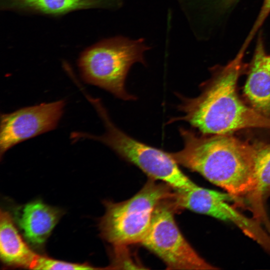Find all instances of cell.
Here are the masks:
<instances>
[{"mask_svg":"<svg viewBox=\"0 0 270 270\" xmlns=\"http://www.w3.org/2000/svg\"><path fill=\"white\" fill-rule=\"evenodd\" d=\"M245 51L240 48L227 64L212 68L210 78L202 84L197 96L176 94L180 101L177 108L182 114L171 118L168 124L184 121L205 134H231L247 129L270 130V118L254 110L238 93V80L246 68Z\"/></svg>","mask_w":270,"mask_h":270,"instance_id":"6da1fadb","label":"cell"},{"mask_svg":"<svg viewBox=\"0 0 270 270\" xmlns=\"http://www.w3.org/2000/svg\"><path fill=\"white\" fill-rule=\"evenodd\" d=\"M182 148L171 156L178 163L222 188L246 209L256 188L252 142L233 134H205L180 127Z\"/></svg>","mask_w":270,"mask_h":270,"instance_id":"7a4b0ae2","label":"cell"},{"mask_svg":"<svg viewBox=\"0 0 270 270\" xmlns=\"http://www.w3.org/2000/svg\"><path fill=\"white\" fill-rule=\"evenodd\" d=\"M88 100L102 120L105 132L100 136H96L74 132L70 134L73 142L84 138L98 141L124 160L138 168L150 178L161 180L175 191L188 190L196 185L182 172L170 152L130 136L112 120L100 98L90 96Z\"/></svg>","mask_w":270,"mask_h":270,"instance_id":"3957f363","label":"cell"},{"mask_svg":"<svg viewBox=\"0 0 270 270\" xmlns=\"http://www.w3.org/2000/svg\"><path fill=\"white\" fill-rule=\"evenodd\" d=\"M149 48L142 38L118 36L103 40L80 54L78 66L82 79L120 99L136 100L126 88V80L134 64L146 66L144 54Z\"/></svg>","mask_w":270,"mask_h":270,"instance_id":"277c9868","label":"cell"},{"mask_svg":"<svg viewBox=\"0 0 270 270\" xmlns=\"http://www.w3.org/2000/svg\"><path fill=\"white\" fill-rule=\"evenodd\" d=\"M150 178L142 188L124 202H104L106 212L100 219L101 236L114 246L140 243L150 226L154 210L172 197L174 190L166 184Z\"/></svg>","mask_w":270,"mask_h":270,"instance_id":"5b68a950","label":"cell"},{"mask_svg":"<svg viewBox=\"0 0 270 270\" xmlns=\"http://www.w3.org/2000/svg\"><path fill=\"white\" fill-rule=\"evenodd\" d=\"M172 196L156 207L150 226L140 242L172 270H215L192 246L178 228L174 216Z\"/></svg>","mask_w":270,"mask_h":270,"instance_id":"8992f818","label":"cell"},{"mask_svg":"<svg viewBox=\"0 0 270 270\" xmlns=\"http://www.w3.org/2000/svg\"><path fill=\"white\" fill-rule=\"evenodd\" d=\"M176 207L230 222L257 242L270 254V234L254 218H249L230 202L234 203L229 194L204 188L198 185L186 190L174 191Z\"/></svg>","mask_w":270,"mask_h":270,"instance_id":"52a82bcc","label":"cell"},{"mask_svg":"<svg viewBox=\"0 0 270 270\" xmlns=\"http://www.w3.org/2000/svg\"><path fill=\"white\" fill-rule=\"evenodd\" d=\"M64 100L43 102L1 114L0 156L24 141L54 130L66 106Z\"/></svg>","mask_w":270,"mask_h":270,"instance_id":"ba28073f","label":"cell"},{"mask_svg":"<svg viewBox=\"0 0 270 270\" xmlns=\"http://www.w3.org/2000/svg\"><path fill=\"white\" fill-rule=\"evenodd\" d=\"M63 214L60 208L36 200L16 208L12 218L30 246L42 250Z\"/></svg>","mask_w":270,"mask_h":270,"instance_id":"9c48e42d","label":"cell"},{"mask_svg":"<svg viewBox=\"0 0 270 270\" xmlns=\"http://www.w3.org/2000/svg\"><path fill=\"white\" fill-rule=\"evenodd\" d=\"M243 95L250 106L270 118V54L266 52L260 35L248 66Z\"/></svg>","mask_w":270,"mask_h":270,"instance_id":"30bf717a","label":"cell"},{"mask_svg":"<svg viewBox=\"0 0 270 270\" xmlns=\"http://www.w3.org/2000/svg\"><path fill=\"white\" fill-rule=\"evenodd\" d=\"M252 143L256 188L246 209L270 234V218L266 208L270 196V142L256 140Z\"/></svg>","mask_w":270,"mask_h":270,"instance_id":"8fae6325","label":"cell"},{"mask_svg":"<svg viewBox=\"0 0 270 270\" xmlns=\"http://www.w3.org/2000/svg\"><path fill=\"white\" fill-rule=\"evenodd\" d=\"M7 212L0 213V256L8 268L32 269L38 254L28 244Z\"/></svg>","mask_w":270,"mask_h":270,"instance_id":"7c38bea8","label":"cell"},{"mask_svg":"<svg viewBox=\"0 0 270 270\" xmlns=\"http://www.w3.org/2000/svg\"><path fill=\"white\" fill-rule=\"evenodd\" d=\"M122 4V0H0L4 10L55 16L82 9L116 8Z\"/></svg>","mask_w":270,"mask_h":270,"instance_id":"4fadbf2b","label":"cell"},{"mask_svg":"<svg viewBox=\"0 0 270 270\" xmlns=\"http://www.w3.org/2000/svg\"><path fill=\"white\" fill-rule=\"evenodd\" d=\"M88 262L82 264L70 262L56 260L44 255H38L33 270H84L98 269Z\"/></svg>","mask_w":270,"mask_h":270,"instance_id":"5bb4252c","label":"cell"},{"mask_svg":"<svg viewBox=\"0 0 270 270\" xmlns=\"http://www.w3.org/2000/svg\"><path fill=\"white\" fill-rule=\"evenodd\" d=\"M270 13V0H264L260 12L253 25L252 29L248 34L250 37H254L256 32L262 26Z\"/></svg>","mask_w":270,"mask_h":270,"instance_id":"9a60e30c","label":"cell"},{"mask_svg":"<svg viewBox=\"0 0 270 270\" xmlns=\"http://www.w3.org/2000/svg\"><path fill=\"white\" fill-rule=\"evenodd\" d=\"M212 10L223 11L230 8L237 0H205Z\"/></svg>","mask_w":270,"mask_h":270,"instance_id":"2e32d148","label":"cell"}]
</instances>
